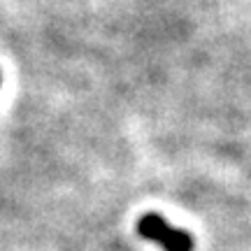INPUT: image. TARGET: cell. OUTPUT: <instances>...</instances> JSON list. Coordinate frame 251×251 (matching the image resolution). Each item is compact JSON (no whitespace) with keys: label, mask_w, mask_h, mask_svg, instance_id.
Returning <instances> with one entry per match:
<instances>
[{"label":"cell","mask_w":251,"mask_h":251,"mask_svg":"<svg viewBox=\"0 0 251 251\" xmlns=\"http://www.w3.org/2000/svg\"><path fill=\"white\" fill-rule=\"evenodd\" d=\"M137 233L149 242L161 244L165 251H193V237L181 228H172L158 214H144L137 224Z\"/></svg>","instance_id":"1"}]
</instances>
